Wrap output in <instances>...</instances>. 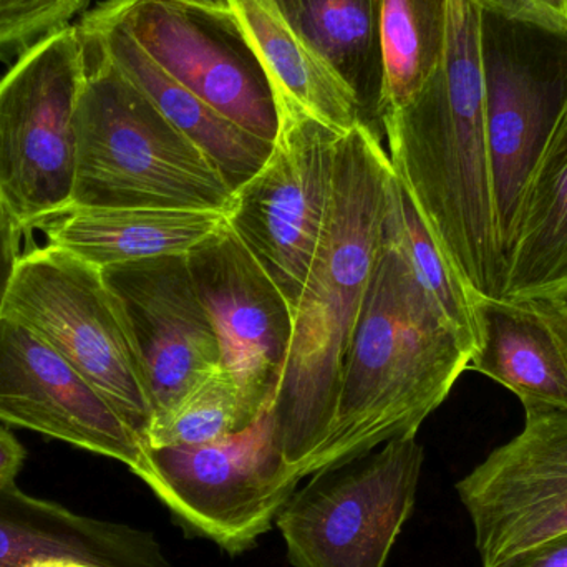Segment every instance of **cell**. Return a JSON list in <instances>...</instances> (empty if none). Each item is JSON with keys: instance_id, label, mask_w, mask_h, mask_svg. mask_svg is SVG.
<instances>
[{"instance_id": "27", "label": "cell", "mask_w": 567, "mask_h": 567, "mask_svg": "<svg viewBox=\"0 0 567 567\" xmlns=\"http://www.w3.org/2000/svg\"><path fill=\"white\" fill-rule=\"evenodd\" d=\"M23 231L13 221L12 216L7 213L0 203V317H2L3 302H6L7 290L10 279L16 269L17 259L20 256V239Z\"/></svg>"}, {"instance_id": "18", "label": "cell", "mask_w": 567, "mask_h": 567, "mask_svg": "<svg viewBox=\"0 0 567 567\" xmlns=\"http://www.w3.org/2000/svg\"><path fill=\"white\" fill-rule=\"evenodd\" d=\"M76 23L163 115L215 163L233 192L261 169L271 155L272 143L246 132L163 72L100 3L86 10Z\"/></svg>"}, {"instance_id": "12", "label": "cell", "mask_w": 567, "mask_h": 567, "mask_svg": "<svg viewBox=\"0 0 567 567\" xmlns=\"http://www.w3.org/2000/svg\"><path fill=\"white\" fill-rule=\"evenodd\" d=\"M483 567L567 533V412L525 409L522 432L456 483Z\"/></svg>"}, {"instance_id": "8", "label": "cell", "mask_w": 567, "mask_h": 567, "mask_svg": "<svg viewBox=\"0 0 567 567\" xmlns=\"http://www.w3.org/2000/svg\"><path fill=\"white\" fill-rule=\"evenodd\" d=\"M143 482L189 538L231 556L258 545L300 480L284 460L275 402L243 432L202 445L148 449Z\"/></svg>"}, {"instance_id": "5", "label": "cell", "mask_w": 567, "mask_h": 567, "mask_svg": "<svg viewBox=\"0 0 567 567\" xmlns=\"http://www.w3.org/2000/svg\"><path fill=\"white\" fill-rule=\"evenodd\" d=\"M493 193L506 261L567 110V25L513 0H473Z\"/></svg>"}, {"instance_id": "13", "label": "cell", "mask_w": 567, "mask_h": 567, "mask_svg": "<svg viewBox=\"0 0 567 567\" xmlns=\"http://www.w3.org/2000/svg\"><path fill=\"white\" fill-rule=\"evenodd\" d=\"M0 420L116 460L140 480L148 446L118 410L42 337L0 317Z\"/></svg>"}, {"instance_id": "25", "label": "cell", "mask_w": 567, "mask_h": 567, "mask_svg": "<svg viewBox=\"0 0 567 567\" xmlns=\"http://www.w3.org/2000/svg\"><path fill=\"white\" fill-rule=\"evenodd\" d=\"M386 225L395 235L416 281L445 317L450 327L455 330L463 346L470 350L472 357L475 355L482 343L476 310L478 296L460 279L443 258L419 213L403 192L396 175H393L390 183Z\"/></svg>"}, {"instance_id": "2", "label": "cell", "mask_w": 567, "mask_h": 567, "mask_svg": "<svg viewBox=\"0 0 567 567\" xmlns=\"http://www.w3.org/2000/svg\"><path fill=\"white\" fill-rule=\"evenodd\" d=\"M393 175L372 126L362 122L340 136L329 209L292 309L275 403L284 460L296 473L332 423L347 353L382 251Z\"/></svg>"}, {"instance_id": "16", "label": "cell", "mask_w": 567, "mask_h": 567, "mask_svg": "<svg viewBox=\"0 0 567 567\" xmlns=\"http://www.w3.org/2000/svg\"><path fill=\"white\" fill-rule=\"evenodd\" d=\"M482 343L468 370L518 396L523 409L567 412V297L476 300Z\"/></svg>"}, {"instance_id": "1", "label": "cell", "mask_w": 567, "mask_h": 567, "mask_svg": "<svg viewBox=\"0 0 567 567\" xmlns=\"http://www.w3.org/2000/svg\"><path fill=\"white\" fill-rule=\"evenodd\" d=\"M380 123L396 179L443 258L476 296L502 297L506 251L493 193L473 0H450L442 65Z\"/></svg>"}, {"instance_id": "10", "label": "cell", "mask_w": 567, "mask_h": 567, "mask_svg": "<svg viewBox=\"0 0 567 567\" xmlns=\"http://www.w3.org/2000/svg\"><path fill=\"white\" fill-rule=\"evenodd\" d=\"M275 96L279 130L271 155L235 189L226 218L292 312L322 235L343 133L289 96Z\"/></svg>"}, {"instance_id": "29", "label": "cell", "mask_w": 567, "mask_h": 567, "mask_svg": "<svg viewBox=\"0 0 567 567\" xmlns=\"http://www.w3.org/2000/svg\"><path fill=\"white\" fill-rule=\"evenodd\" d=\"M25 458L22 443L9 430L0 429V486L16 483Z\"/></svg>"}, {"instance_id": "28", "label": "cell", "mask_w": 567, "mask_h": 567, "mask_svg": "<svg viewBox=\"0 0 567 567\" xmlns=\"http://www.w3.org/2000/svg\"><path fill=\"white\" fill-rule=\"evenodd\" d=\"M495 567H567V533L519 553Z\"/></svg>"}, {"instance_id": "4", "label": "cell", "mask_w": 567, "mask_h": 567, "mask_svg": "<svg viewBox=\"0 0 567 567\" xmlns=\"http://www.w3.org/2000/svg\"><path fill=\"white\" fill-rule=\"evenodd\" d=\"M79 30L85 76L75 110L72 208H186L226 215L235 192L215 163L89 32Z\"/></svg>"}, {"instance_id": "3", "label": "cell", "mask_w": 567, "mask_h": 567, "mask_svg": "<svg viewBox=\"0 0 567 567\" xmlns=\"http://www.w3.org/2000/svg\"><path fill=\"white\" fill-rule=\"evenodd\" d=\"M472 353L422 289L390 226L347 353L326 439L300 482L413 439L468 370Z\"/></svg>"}, {"instance_id": "32", "label": "cell", "mask_w": 567, "mask_h": 567, "mask_svg": "<svg viewBox=\"0 0 567 567\" xmlns=\"http://www.w3.org/2000/svg\"><path fill=\"white\" fill-rule=\"evenodd\" d=\"M183 6L198 7V9L213 10V12H231L228 0H173Z\"/></svg>"}, {"instance_id": "11", "label": "cell", "mask_w": 567, "mask_h": 567, "mask_svg": "<svg viewBox=\"0 0 567 567\" xmlns=\"http://www.w3.org/2000/svg\"><path fill=\"white\" fill-rule=\"evenodd\" d=\"M100 6L163 72L246 132L275 143V90L231 12L173 0H105Z\"/></svg>"}, {"instance_id": "23", "label": "cell", "mask_w": 567, "mask_h": 567, "mask_svg": "<svg viewBox=\"0 0 567 567\" xmlns=\"http://www.w3.org/2000/svg\"><path fill=\"white\" fill-rule=\"evenodd\" d=\"M450 0H382L380 118L409 103L445 59Z\"/></svg>"}, {"instance_id": "9", "label": "cell", "mask_w": 567, "mask_h": 567, "mask_svg": "<svg viewBox=\"0 0 567 567\" xmlns=\"http://www.w3.org/2000/svg\"><path fill=\"white\" fill-rule=\"evenodd\" d=\"M423 460L413 436L313 473L276 519L290 565L385 567L415 508Z\"/></svg>"}, {"instance_id": "7", "label": "cell", "mask_w": 567, "mask_h": 567, "mask_svg": "<svg viewBox=\"0 0 567 567\" xmlns=\"http://www.w3.org/2000/svg\"><path fill=\"white\" fill-rule=\"evenodd\" d=\"M83 76L76 23L37 43L0 76V203L23 233L72 208Z\"/></svg>"}, {"instance_id": "17", "label": "cell", "mask_w": 567, "mask_h": 567, "mask_svg": "<svg viewBox=\"0 0 567 567\" xmlns=\"http://www.w3.org/2000/svg\"><path fill=\"white\" fill-rule=\"evenodd\" d=\"M47 559L93 567H172L152 533L76 515L25 495L16 483L0 486V567Z\"/></svg>"}, {"instance_id": "20", "label": "cell", "mask_w": 567, "mask_h": 567, "mask_svg": "<svg viewBox=\"0 0 567 567\" xmlns=\"http://www.w3.org/2000/svg\"><path fill=\"white\" fill-rule=\"evenodd\" d=\"M233 17L265 66L275 95L289 96L310 116L339 133L363 122L346 83L300 39L276 0H228Z\"/></svg>"}, {"instance_id": "14", "label": "cell", "mask_w": 567, "mask_h": 567, "mask_svg": "<svg viewBox=\"0 0 567 567\" xmlns=\"http://www.w3.org/2000/svg\"><path fill=\"white\" fill-rule=\"evenodd\" d=\"M102 275L142 353L156 415L221 365L218 330L186 256L110 266Z\"/></svg>"}, {"instance_id": "19", "label": "cell", "mask_w": 567, "mask_h": 567, "mask_svg": "<svg viewBox=\"0 0 567 567\" xmlns=\"http://www.w3.org/2000/svg\"><path fill=\"white\" fill-rule=\"evenodd\" d=\"M228 228L225 213L186 208H70L40 226L47 245L99 269L188 256Z\"/></svg>"}, {"instance_id": "33", "label": "cell", "mask_w": 567, "mask_h": 567, "mask_svg": "<svg viewBox=\"0 0 567 567\" xmlns=\"http://www.w3.org/2000/svg\"><path fill=\"white\" fill-rule=\"evenodd\" d=\"M29 567H93L83 565V563L72 561V559H47V561L35 563Z\"/></svg>"}, {"instance_id": "21", "label": "cell", "mask_w": 567, "mask_h": 567, "mask_svg": "<svg viewBox=\"0 0 567 567\" xmlns=\"http://www.w3.org/2000/svg\"><path fill=\"white\" fill-rule=\"evenodd\" d=\"M300 39L353 93L363 123L380 120L383 63L382 0H276Z\"/></svg>"}, {"instance_id": "22", "label": "cell", "mask_w": 567, "mask_h": 567, "mask_svg": "<svg viewBox=\"0 0 567 567\" xmlns=\"http://www.w3.org/2000/svg\"><path fill=\"white\" fill-rule=\"evenodd\" d=\"M502 297H567V159L529 192Z\"/></svg>"}, {"instance_id": "15", "label": "cell", "mask_w": 567, "mask_h": 567, "mask_svg": "<svg viewBox=\"0 0 567 567\" xmlns=\"http://www.w3.org/2000/svg\"><path fill=\"white\" fill-rule=\"evenodd\" d=\"M186 259L218 330L223 365L259 409L276 403L292 337V312L281 290L229 225Z\"/></svg>"}, {"instance_id": "30", "label": "cell", "mask_w": 567, "mask_h": 567, "mask_svg": "<svg viewBox=\"0 0 567 567\" xmlns=\"http://www.w3.org/2000/svg\"><path fill=\"white\" fill-rule=\"evenodd\" d=\"M565 159H567V110L565 116H563L561 123H559L558 128H556L555 136H553L551 142H549L545 156H543L542 165H539L538 172H536L532 188L539 179L545 178L548 173H551L556 166L561 165ZM529 192H532V189H529Z\"/></svg>"}, {"instance_id": "24", "label": "cell", "mask_w": 567, "mask_h": 567, "mask_svg": "<svg viewBox=\"0 0 567 567\" xmlns=\"http://www.w3.org/2000/svg\"><path fill=\"white\" fill-rule=\"evenodd\" d=\"M265 409L249 399L238 377L221 363L156 413L143 440L148 449L215 442L248 429Z\"/></svg>"}, {"instance_id": "6", "label": "cell", "mask_w": 567, "mask_h": 567, "mask_svg": "<svg viewBox=\"0 0 567 567\" xmlns=\"http://www.w3.org/2000/svg\"><path fill=\"white\" fill-rule=\"evenodd\" d=\"M2 316L42 337L145 435L155 416L152 386L102 269L55 246L32 248L17 259Z\"/></svg>"}, {"instance_id": "26", "label": "cell", "mask_w": 567, "mask_h": 567, "mask_svg": "<svg viewBox=\"0 0 567 567\" xmlns=\"http://www.w3.org/2000/svg\"><path fill=\"white\" fill-rule=\"evenodd\" d=\"M90 0H0V62L12 65L52 33L72 25Z\"/></svg>"}, {"instance_id": "31", "label": "cell", "mask_w": 567, "mask_h": 567, "mask_svg": "<svg viewBox=\"0 0 567 567\" xmlns=\"http://www.w3.org/2000/svg\"><path fill=\"white\" fill-rule=\"evenodd\" d=\"M513 2L567 25V0H513Z\"/></svg>"}]
</instances>
